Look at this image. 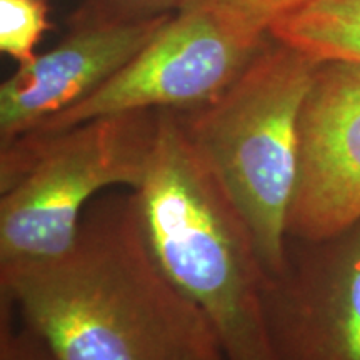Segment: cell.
I'll return each mask as SVG.
<instances>
[{"label":"cell","instance_id":"cell-1","mask_svg":"<svg viewBox=\"0 0 360 360\" xmlns=\"http://www.w3.org/2000/svg\"><path fill=\"white\" fill-rule=\"evenodd\" d=\"M0 302L57 360L224 357L204 315L162 270L127 188L87 207L62 257L0 277Z\"/></svg>","mask_w":360,"mask_h":360},{"label":"cell","instance_id":"cell-2","mask_svg":"<svg viewBox=\"0 0 360 360\" xmlns=\"http://www.w3.org/2000/svg\"><path fill=\"white\" fill-rule=\"evenodd\" d=\"M132 192L162 270L204 315L224 360H278L257 249L193 155L175 112L160 110L150 165Z\"/></svg>","mask_w":360,"mask_h":360},{"label":"cell","instance_id":"cell-3","mask_svg":"<svg viewBox=\"0 0 360 360\" xmlns=\"http://www.w3.org/2000/svg\"><path fill=\"white\" fill-rule=\"evenodd\" d=\"M317 64L269 37L215 101L175 112L193 155L249 231L267 281L285 264L299 174V119Z\"/></svg>","mask_w":360,"mask_h":360},{"label":"cell","instance_id":"cell-4","mask_svg":"<svg viewBox=\"0 0 360 360\" xmlns=\"http://www.w3.org/2000/svg\"><path fill=\"white\" fill-rule=\"evenodd\" d=\"M160 112L101 117L0 147V277L70 250L87 207L146 179Z\"/></svg>","mask_w":360,"mask_h":360},{"label":"cell","instance_id":"cell-5","mask_svg":"<svg viewBox=\"0 0 360 360\" xmlns=\"http://www.w3.org/2000/svg\"><path fill=\"white\" fill-rule=\"evenodd\" d=\"M269 37L212 0H200L172 13L96 92L24 135L57 134L127 112L199 109L240 77Z\"/></svg>","mask_w":360,"mask_h":360},{"label":"cell","instance_id":"cell-6","mask_svg":"<svg viewBox=\"0 0 360 360\" xmlns=\"http://www.w3.org/2000/svg\"><path fill=\"white\" fill-rule=\"evenodd\" d=\"M265 310L278 360H360V220L319 240L289 238Z\"/></svg>","mask_w":360,"mask_h":360},{"label":"cell","instance_id":"cell-7","mask_svg":"<svg viewBox=\"0 0 360 360\" xmlns=\"http://www.w3.org/2000/svg\"><path fill=\"white\" fill-rule=\"evenodd\" d=\"M360 220V64L315 67L299 119L289 238L319 240Z\"/></svg>","mask_w":360,"mask_h":360},{"label":"cell","instance_id":"cell-8","mask_svg":"<svg viewBox=\"0 0 360 360\" xmlns=\"http://www.w3.org/2000/svg\"><path fill=\"white\" fill-rule=\"evenodd\" d=\"M103 11L84 17L56 47L37 53L4 80L0 147L96 92L172 17Z\"/></svg>","mask_w":360,"mask_h":360},{"label":"cell","instance_id":"cell-9","mask_svg":"<svg viewBox=\"0 0 360 360\" xmlns=\"http://www.w3.org/2000/svg\"><path fill=\"white\" fill-rule=\"evenodd\" d=\"M269 35L319 62L360 64V0H310L277 20Z\"/></svg>","mask_w":360,"mask_h":360},{"label":"cell","instance_id":"cell-10","mask_svg":"<svg viewBox=\"0 0 360 360\" xmlns=\"http://www.w3.org/2000/svg\"><path fill=\"white\" fill-rule=\"evenodd\" d=\"M47 15L45 0H0V51L19 65L32 60L49 29Z\"/></svg>","mask_w":360,"mask_h":360},{"label":"cell","instance_id":"cell-11","mask_svg":"<svg viewBox=\"0 0 360 360\" xmlns=\"http://www.w3.org/2000/svg\"><path fill=\"white\" fill-rule=\"evenodd\" d=\"M0 360H57L24 323L13 326L11 305L0 302Z\"/></svg>","mask_w":360,"mask_h":360},{"label":"cell","instance_id":"cell-12","mask_svg":"<svg viewBox=\"0 0 360 360\" xmlns=\"http://www.w3.org/2000/svg\"><path fill=\"white\" fill-rule=\"evenodd\" d=\"M252 29L269 34V29L310 0H212Z\"/></svg>","mask_w":360,"mask_h":360},{"label":"cell","instance_id":"cell-13","mask_svg":"<svg viewBox=\"0 0 360 360\" xmlns=\"http://www.w3.org/2000/svg\"><path fill=\"white\" fill-rule=\"evenodd\" d=\"M98 6L107 11L135 15H155V13H175L200 0H97Z\"/></svg>","mask_w":360,"mask_h":360},{"label":"cell","instance_id":"cell-14","mask_svg":"<svg viewBox=\"0 0 360 360\" xmlns=\"http://www.w3.org/2000/svg\"><path fill=\"white\" fill-rule=\"evenodd\" d=\"M202 360H224V357H209V359H202Z\"/></svg>","mask_w":360,"mask_h":360}]
</instances>
